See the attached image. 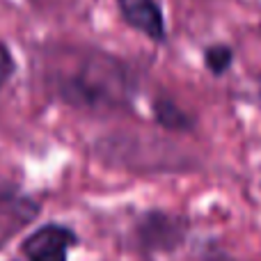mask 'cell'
I'll return each instance as SVG.
<instances>
[{
	"mask_svg": "<svg viewBox=\"0 0 261 261\" xmlns=\"http://www.w3.org/2000/svg\"><path fill=\"white\" fill-rule=\"evenodd\" d=\"M186 222L170 213H147L138 225L140 245L147 250H172L184 241Z\"/></svg>",
	"mask_w": 261,
	"mask_h": 261,
	"instance_id": "3957f363",
	"label": "cell"
},
{
	"mask_svg": "<svg viewBox=\"0 0 261 261\" xmlns=\"http://www.w3.org/2000/svg\"><path fill=\"white\" fill-rule=\"evenodd\" d=\"M231 62H234V50L225 44L208 46V48L204 50V64H206V69L213 73V76L227 73L231 67Z\"/></svg>",
	"mask_w": 261,
	"mask_h": 261,
	"instance_id": "8992f818",
	"label": "cell"
},
{
	"mask_svg": "<svg viewBox=\"0 0 261 261\" xmlns=\"http://www.w3.org/2000/svg\"><path fill=\"white\" fill-rule=\"evenodd\" d=\"M122 76V67H117L113 60L96 58V62L85 64L73 78H67L60 87V92L67 101L83 106L117 103L126 92Z\"/></svg>",
	"mask_w": 261,
	"mask_h": 261,
	"instance_id": "6da1fadb",
	"label": "cell"
},
{
	"mask_svg": "<svg viewBox=\"0 0 261 261\" xmlns=\"http://www.w3.org/2000/svg\"><path fill=\"white\" fill-rule=\"evenodd\" d=\"M78 243V236L73 229L58 222H48V225L35 229L25 241H23L21 250L25 261H67L69 250Z\"/></svg>",
	"mask_w": 261,
	"mask_h": 261,
	"instance_id": "7a4b0ae2",
	"label": "cell"
},
{
	"mask_svg": "<svg viewBox=\"0 0 261 261\" xmlns=\"http://www.w3.org/2000/svg\"><path fill=\"white\" fill-rule=\"evenodd\" d=\"M16 73V62H14V55L7 46L0 41V90L12 81V76Z\"/></svg>",
	"mask_w": 261,
	"mask_h": 261,
	"instance_id": "52a82bcc",
	"label": "cell"
},
{
	"mask_svg": "<svg viewBox=\"0 0 261 261\" xmlns=\"http://www.w3.org/2000/svg\"><path fill=\"white\" fill-rule=\"evenodd\" d=\"M119 14L133 30L151 41H165V16L158 0H117Z\"/></svg>",
	"mask_w": 261,
	"mask_h": 261,
	"instance_id": "277c9868",
	"label": "cell"
},
{
	"mask_svg": "<svg viewBox=\"0 0 261 261\" xmlns=\"http://www.w3.org/2000/svg\"><path fill=\"white\" fill-rule=\"evenodd\" d=\"M153 115H156V122L165 128H172V130H190L193 128V119H190V115L170 99H156L153 101Z\"/></svg>",
	"mask_w": 261,
	"mask_h": 261,
	"instance_id": "5b68a950",
	"label": "cell"
}]
</instances>
